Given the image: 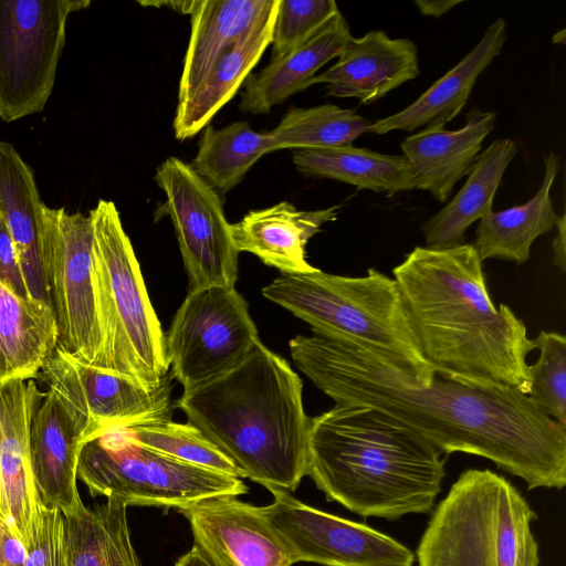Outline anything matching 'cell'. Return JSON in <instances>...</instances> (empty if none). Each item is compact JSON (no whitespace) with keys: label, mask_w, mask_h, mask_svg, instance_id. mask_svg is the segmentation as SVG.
<instances>
[{"label":"cell","mask_w":566,"mask_h":566,"mask_svg":"<svg viewBox=\"0 0 566 566\" xmlns=\"http://www.w3.org/2000/svg\"><path fill=\"white\" fill-rule=\"evenodd\" d=\"M536 514L489 469H468L437 505L417 548L419 566H538Z\"/></svg>","instance_id":"7"},{"label":"cell","mask_w":566,"mask_h":566,"mask_svg":"<svg viewBox=\"0 0 566 566\" xmlns=\"http://www.w3.org/2000/svg\"><path fill=\"white\" fill-rule=\"evenodd\" d=\"M296 367L336 403L373 408L443 454L485 458L530 490L566 484V427L517 389L440 373L429 385L350 344L317 334L289 343Z\"/></svg>","instance_id":"1"},{"label":"cell","mask_w":566,"mask_h":566,"mask_svg":"<svg viewBox=\"0 0 566 566\" xmlns=\"http://www.w3.org/2000/svg\"><path fill=\"white\" fill-rule=\"evenodd\" d=\"M495 119L493 112L471 108L460 129L428 128L406 137L400 147L416 189L427 190L446 202L455 184L468 175L484 138L494 129Z\"/></svg>","instance_id":"20"},{"label":"cell","mask_w":566,"mask_h":566,"mask_svg":"<svg viewBox=\"0 0 566 566\" xmlns=\"http://www.w3.org/2000/svg\"><path fill=\"white\" fill-rule=\"evenodd\" d=\"M268 153H271L268 133L255 132L247 120L219 129L208 125L190 166L219 193H224Z\"/></svg>","instance_id":"31"},{"label":"cell","mask_w":566,"mask_h":566,"mask_svg":"<svg viewBox=\"0 0 566 566\" xmlns=\"http://www.w3.org/2000/svg\"><path fill=\"white\" fill-rule=\"evenodd\" d=\"M441 455L373 408L335 403L311 418L306 475L360 516L397 520L432 510L446 475Z\"/></svg>","instance_id":"4"},{"label":"cell","mask_w":566,"mask_h":566,"mask_svg":"<svg viewBox=\"0 0 566 566\" xmlns=\"http://www.w3.org/2000/svg\"><path fill=\"white\" fill-rule=\"evenodd\" d=\"M350 36L349 25L339 11L301 45L250 74L239 108L254 115L268 114L275 105L306 90L319 69L338 57Z\"/></svg>","instance_id":"24"},{"label":"cell","mask_w":566,"mask_h":566,"mask_svg":"<svg viewBox=\"0 0 566 566\" xmlns=\"http://www.w3.org/2000/svg\"><path fill=\"white\" fill-rule=\"evenodd\" d=\"M175 566H212L199 552L196 546H192L186 554L180 556L175 563Z\"/></svg>","instance_id":"41"},{"label":"cell","mask_w":566,"mask_h":566,"mask_svg":"<svg viewBox=\"0 0 566 566\" xmlns=\"http://www.w3.org/2000/svg\"><path fill=\"white\" fill-rule=\"evenodd\" d=\"M154 179L166 198L157 212L171 220L189 290L235 287L239 252L220 193L175 156L157 167Z\"/></svg>","instance_id":"12"},{"label":"cell","mask_w":566,"mask_h":566,"mask_svg":"<svg viewBox=\"0 0 566 566\" xmlns=\"http://www.w3.org/2000/svg\"><path fill=\"white\" fill-rule=\"evenodd\" d=\"M176 407L244 478L293 492L306 475L311 418L303 381L261 339L233 369L184 391Z\"/></svg>","instance_id":"3"},{"label":"cell","mask_w":566,"mask_h":566,"mask_svg":"<svg viewBox=\"0 0 566 566\" xmlns=\"http://www.w3.org/2000/svg\"><path fill=\"white\" fill-rule=\"evenodd\" d=\"M273 502L261 514L286 547L293 564L412 566L413 553L364 524L312 507L291 492L269 490Z\"/></svg>","instance_id":"13"},{"label":"cell","mask_w":566,"mask_h":566,"mask_svg":"<svg viewBox=\"0 0 566 566\" xmlns=\"http://www.w3.org/2000/svg\"><path fill=\"white\" fill-rule=\"evenodd\" d=\"M277 4L279 0L266 17L219 57L197 88L187 98L178 102L172 123L177 139L191 138L208 126L244 84L272 43Z\"/></svg>","instance_id":"23"},{"label":"cell","mask_w":566,"mask_h":566,"mask_svg":"<svg viewBox=\"0 0 566 566\" xmlns=\"http://www.w3.org/2000/svg\"><path fill=\"white\" fill-rule=\"evenodd\" d=\"M339 206L298 210L287 201L250 210L231 223L235 250L258 256L281 274L310 273L316 270L306 260V244L323 224L337 219Z\"/></svg>","instance_id":"19"},{"label":"cell","mask_w":566,"mask_h":566,"mask_svg":"<svg viewBox=\"0 0 566 566\" xmlns=\"http://www.w3.org/2000/svg\"><path fill=\"white\" fill-rule=\"evenodd\" d=\"M517 151L514 139L493 140L471 166L460 191L422 226L426 247L448 249L464 243L469 227L492 211L503 175Z\"/></svg>","instance_id":"27"},{"label":"cell","mask_w":566,"mask_h":566,"mask_svg":"<svg viewBox=\"0 0 566 566\" xmlns=\"http://www.w3.org/2000/svg\"><path fill=\"white\" fill-rule=\"evenodd\" d=\"M45 394L33 379L0 385V516L27 547L40 507L30 461V428Z\"/></svg>","instance_id":"16"},{"label":"cell","mask_w":566,"mask_h":566,"mask_svg":"<svg viewBox=\"0 0 566 566\" xmlns=\"http://www.w3.org/2000/svg\"><path fill=\"white\" fill-rule=\"evenodd\" d=\"M292 160L305 177L329 178L389 196L416 189L403 155H387L350 145L293 150Z\"/></svg>","instance_id":"30"},{"label":"cell","mask_w":566,"mask_h":566,"mask_svg":"<svg viewBox=\"0 0 566 566\" xmlns=\"http://www.w3.org/2000/svg\"><path fill=\"white\" fill-rule=\"evenodd\" d=\"M371 122L355 111L324 104L308 108L291 107L275 128L268 133L271 153L283 149H324L353 145L369 133Z\"/></svg>","instance_id":"32"},{"label":"cell","mask_w":566,"mask_h":566,"mask_svg":"<svg viewBox=\"0 0 566 566\" xmlns=\"http://www.w3.org/2000/svg\"><path fill=\"white\" fill-rule=\"evenodd\" d=\"M125 429L143 447L193 465L244 479L232 461L189 422L163 420Z\"/></svg>","instance_id":"33"},{"label":"cell","mask_w":566,"mask_h":566,"mask_svg":"<svg viewBox=\"0 0 566 566\" xmlns=\"http://www.w3.org/2000/svg\"><path fill=\"white\" fill-rule=\"evenodd\" d=\"M57 336L50 305L0 282V385L38 378L57 347Z\"/></svg>","instance_id":"26"},{"label":"cell","mask_w":566,"mask_h":566,"mask_svg":"<svg viewBox=\"0 0 566 566\" xmlns=\"http://www.w3.org/2000/svg\"><path fill=\"white\" fill-rule=\"evenodd\" d=\"M462 0H415V4L422 15L440 18Z\"/></svg>","instance_id":"40"},{"label":"cell","mask_w":566,"mask_h":566,"mask_svg":"<svg viewBox=\"0 0 566 566\" xmlns=\"http://www.w3.org/2000/svg\"><path fill=\"white\" fill-rule=\"evenodd\" d=\"M392 274L421 353L434 371L528 395L526 358L536 349L534 339L506 304H493L473 244L416 247Z\"/></svg>","instance_id":"2"},{"label":"cell","mask_w":566,"mask_h":566,"mask_svg":"<svg viewBox=\"0 0 566 566\" xmlns=\"http://www.w3.org/2000/svg\"><path fill=\"white\" fill-rule=\"evenodd\" d=\"M338 12L334 0H279L271 60L301 45Z\"/></svg>","instance_id":"35"},{"label":"cell","mask_w":566,"mask_h":566,"mask_svg":"<svg viewBox=\"0 0 566 566\" xmlns=\"http://www.w3.org/2000/svg\"><path fill=\"white\" fill-rule=\"evenodd\" d=\"M83 431L64 401L52 390L41 400L30 428V461L43 506L72 514L82 505L76 479Z\"/></svg>","instance_id":"18"},{"label":"cell","mask_w":566,"mask_h":566,"mask_svg":"<svg viewBox=\"0 0 566 566\" xmlns=\"http://www.w3.org/2000/svg\"><path fill=\"white\" fill-rule=\"evenodd\" d=\"M43 269L56 325L57 348L95 367L102 349L93 280L90 214L44 206Z\"/></svg>","instance_id":"11"},{"label":"cell","mask_w":566,"mask_h":566,"mask_svg":"<svg viewBox=\"0 0 566 566\" xmlns=\"http://www.w3.org/2000/svg\"><path fill=\"white\" fill-rule=\"evenodd\" d=\"M34 175L13 145L0 142V214L11 234L29 296L51 306L43 269V209Z\"/></svg>","instance_id":"21"},{"label":"cell","mask_w":566,"mask_h":566,"mask_svg":"<svg viewBox=\"0 0 566 566\" xmlns=\"http://www.w3.org/2000/svg\"><path fill=\"white\" fill-rule=\"evenodd\" d=\"M262 295L306 322L313 334L370 352L429 385L434 370L424 359L395 279L374 268L365 276L316 269L281 274Z\"/></svg>","instance_id":"5"},{"label":"cell","mask_w":566,"mask_h":566,"mask_svg":"<svg viewBox=\"0 0 566 566\" xmlns=\"http://www.w3.org/2000/svg\"><path fill=\"white\" fill-rule=\"evenodd\" d=\"M77 478L92 495L118 500L127 506L179 511L206 499L248 492L242 479L143 447L125 428L107 430L83 443Z\"/></svg>","instance_id":"8"},{"label":"cell","mask_w":566,"mask_h":566,"mask_svg":"<svg viewBox=\"0 0 566 566\" xmlns=\"http://www.w3.org/2000/svg\"><path fill=\"white\" fill-rule=\"evenodd\" d=\"M25 558L24 543L0 516V566H24Z\"/></svg>","instance_id":"38"},{"label":"cell","mask_w":566,"mask_h":566,"mask_svg":"<svg viewBox=\"0 0 566 566\" xmlns=\"http://www.w3.org/2000/svg\"><path fill=\"white\" fill-rule=\"evenodd\" d=\"M544 164L543 182L532 199L502 211L492 210L479 220L473 245L481 261L499 259L523 264L535 239L555 227L559 216L554 210L551 189L559 158L549 153Z\"/></svg>","instance_id":"28"},{"label":"cell","mask_w":566,"mask_h":566,"mask_svg":"<svg viewBox=\"0 0 566 566\" xmlns=\"http://www.w3.org/2000/svg\"><path fill=\"white\" fill-rule=\"evenodd\" d=\"M533 339L539 357L530 365L527 396L543 413L566 427V337L542 331Z\"/></svg>","instance_id":"34"},{"label":"cell","mask_w":566,"mask_h":566,"mask_svg":"<svg viewBox=\"0 0 566 566\" xmlns=\"http://www.w3.org/2000/svg\"><path fill=\"white\" fill-rule=\"evenodd\" d=\"M24 566H66L64 521L57 509L41 506Z\"/></svg>","instance_id":"36"},{"label":"cell","mask_w":566,"mask_h":566,"mask_svg":"<svg viewBox=\"0 0 566 566\" xmlns=\"http://www.w3.org/2000/svg\"><path fill=\"white\" fill-rule=\"evenodd\" d=\"M565 40H566V31L565 29H562L559 32H556L554 35H553V39H552V42L553 43H562L564 44L565 43Z\"/></svg>","instance_id":"42"},{"label":"cell","mask_w":566,"mask_h":566,"mask_svg":"<svg viewBox=\"0 0 566 566\" xmlns=\"http://www.w3.org/2000/svg\"><path fill=\"white\" fill-rule=\"evenodd\" d=\"M418 75L415 42L373 30L359 38L352 35L337 62L316 74L311 85L325 83L328 95L371 104Z\"/></svg>","instance_id":"17"},{"label":"cell","mask_w":566,"mask_h":566,"mask_svg":"<svg viewBox=\"0 0 566 566\" xmlns=\"http://www.w3.org/2000/svg\"><path fill=\"white\" fill-rule=\"evenodd\" d=\"M0 282H2L18 295L22 297H30L11 234L1 214Z\"/></svg>","instance_id":"37"},{"label":"cell","mask_w":566,"mask_h":566,"mask_svg":"<svg viewBox=\"0 0 566 566\" xmlns=\"http://www.w3.org/2000/svg\"><path fill=\"white\" fill-rule=\"evenodd\" d=\"M93 226V280L102 349L96 368L128 377L147 389L169 376L165 333L151 305L140 266L119 211L98 200Z\"/></svg>","instance_id":"6"},{"label":"cell","mask_w":566,"mask_h":566,"mask_svg":"<svg viewBox=\"0 0 566 566\" xmlns=\"http://www.w3.org/2000/svg\"><path fill=\"white\" fill-rule=\"evenodd\" d=\"M260 340L247 300L235 287L189 290L165 333L170 376L184 391L238 366Z\"/></svg>","instance_id":"10"},{"label":"cell","mask_w":566,"mask_h":566,"mask_svg":"<svg viewBox=\"0 0 566 566\" xmlns=\"http://www.w3.org/2000/svg\"><path fill=\"white\" fill-rule=\"evenodd\" d=\"M277 0H198L184 60L178 102L187 98L219 57L276 6Z\"/></svg>","instance_id":"25"},{"label":"cell","mask_w":566,"mask_h":566,"mask_svg":"<svg viewBox=\"0 0 566 566\" xmlns=\"http://www.w3.org/2000/svg\"><path fill=\"white\" fill-rule=\"evenodd\" d=\"M180 512L189 522L193 546L212 566L293 565L260 506L219 495Z\"/></svg>","instance_id":"15"},{"label":"cell","mask_w":566,"mask_h":566,"mask_svg":"<svg viewBox=\"0 0 566 566\" xmlns=\"http://www.w3.org/2000/svg\"><path fill=\"white\" fill-rule=\"evenodd\" d=\"M84 0H0V118L42 112L53 91L69 17Z\"/></svg>","instance_id":"9"},{"label":"cell","mask_w":566,"mask_h":566,"mask_svg":"<svg viewBox=\"0 0 566 566\" xmlns=\"http://www.w3.org/2000/svg\"><path fill=\"white\" fill-rule=\"evenodd\" d=\"M557 227V234L553 240V263L562 271L566 270V216L563 213L558 217L555 224Z\"/></svg>","instance_id":"39"},{"label":"cell","mask_w":566,"mask_h":566,"mask_svg":"<svg viewBox=\"0 0 566 566\" xmlns=\"http://www.w3.org/2000/svg\"><path fill=\"white\" fill-rule=\"evenodd\" d=\"M38 378L69 407L82 428L84 442L111 429L171 420L170 379L150 390L57 347Z\"/></svg>","instance_id":"14"},{"label":"cell","mask_w":566,"mask_h":566,"mask_svg":"<svg viewBox=\"0 0 566 566\" xmlns=\"http://www.w3.org/2000/svg\"><path fill=\"white\" fill-rule=\"evenodd\" d=\"M127 505L107 499L63 514L66 566H142L132 544Z\"/></svg>","instance_id":"29"},{"label":"cell","mask_w":566,"mask_h":566,"mask_svg":"<svg viewBox=\"0 0 566 566\" xmlns=\"http://www.w3.org/2000/svg\"><path fill=\"white\" fill-rule=\"evenodd\" d=\"M506 23L497 18L476 45L448 73L402 111L370 124L369 133L438 128L451 122L467 104L479 75L500 54Z\"/></svg>","instance_id":"22"}]
</instances>
